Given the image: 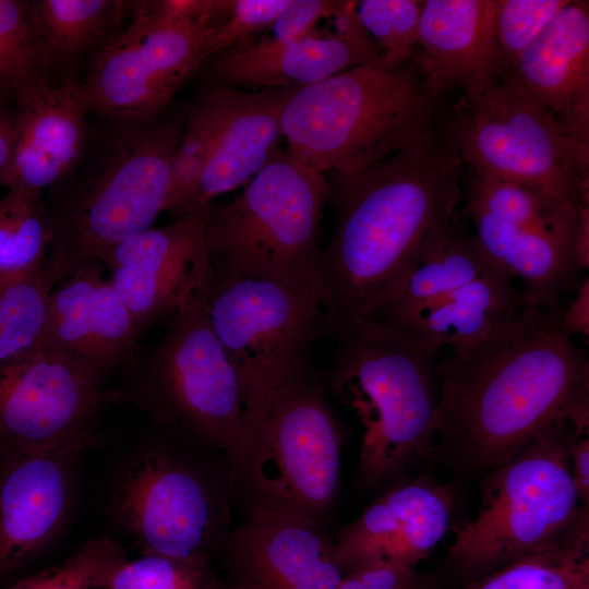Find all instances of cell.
Instances as JSON below:
<instances>
[{"label":"cell","instance_id":"cell-2","mask_svg":"<svg viewBox=\"0 0 589 589\" xmlns=\"http://www.w3.org/2000/svg\"><path fill=\"white\" fill-rule=\"evenodd\" d=\"M464 165L444 131L358 173H327L335 224L316 280L325 332L370 316L421 242L455 217Z\"/></svg>","mask_w":589,"mask_h":589},{"label":"cell","instance_id":"cell-38","mask_svg":"<svg viewBox=\"0 0 589 589\" xmlns=\"http://www.w3.org/2000/svg\"><path fill=\"white\" fill-rule=\"evenodd\" d=\"M567 3L568 0H500L495 34L502 80Z\"/></svg>","mask_w":589,"mask_h":589},{"label":"cell","instance_id":"cell-5","mask_svg":"<svg viewBox=\"0 0 589 589\" xmlns=\"http://www.w3.org/2000/svg\"><path fill=\"white\" fill-rule=\"evenodd\" d=\"M238 438L225 458L233 503L325 528L340 485L341 436L321 374H304L242 400Z\"/></svg>","mask_w":589,"mask_h":589},{"label":"cell","instance_id":"cell-32","mask_svg":"<svg viewBox=\"0 0 589 589\" xmlns=\"http://www.w3.org/2000/svg\"><path fill=\"white\" fill-rule=\"evenodd\" d=\"M226 86H207L187 109L184 130L176 153L165 212L181 215L219 136Z\"/></svg>","mask_w":589,"mask_h":589},{"label":"cell","instance_id":"cell-14","mask_svg":"<svg viewBox=\"0 0 589 589\" xmlns=\"http://www.w3.org/2000/svg\"><path fill=\"white\" fill-rule=\"evenodd\" d=\"M121 393L39 346L0 364V456L99 443L106 409Z\"/></svg>","mask_w":589,"mask_h":589},{"label":"cell","instance_id":"cell-22","mask_svg":"<svg viewBox=\"0 0 589 589\" xmlns=\"http://www.w3.org/2000/svg\"><path fill=\"white\" fill-rule=\"evenodd\" d=\"M503 80L521 87L589 154L588 1H568Z\"/></svg>","mask_w":589,"mask_h":589},{"label":"cell","instance_id":"cell-18","mask_svg":"<svg viewBox=\"0 0 589 589\" xmlns=\"http://www.w3.org/2000/svg\"><path fill=\"white\" fill-rule=\"evenodd\" d=\"M142 335L97 261L52 289L38 346L106 382L130 361Z\"/></svg>","mask_w":589,"mask_h":589},{"label":"cell","instance_id":"cell-1","mask_svg":"<svg viewBox=\"0 0 589 589\" xmlns=\"http://www.w3.org/2000/svg\"><path fill=\"white\" fill-rule=\"evenodd\" d=\"M560 308L525 304L486 337L443 350L433 456L456 473L484 477L560 421L588 432L589 361Z\"/></svg>","mask_w":589,"mask_h":589},{"label":"cell","instance_id":"cell-19","mask_svg":"<svg viewBox=\"0 0 589 589\" xmlns=\"http://www.w3.org/2000/svg\"><path fill=\"white\" fill-rule=\"evenodd\" d=\"M454 492L421 476L375 500L335 541L345 573L373 563L414 567L436 548L449 528Z\"/></svg>","mask_w":589,"mask_h":589},{"label":"cell","instance_id":"cell-44","mask_svg":"<svg viewBox=\"0 0 589 589\" xmlns=\"http://www.w3.org/2000/svg\"><path fill=\"white\" fill-rule=\"evenodd\" d=\"M15 135L14 108L0 105V184L11 161Z\"/></svg>","mask_w":589,"mask_h":589},{"label":"cell","instance_id":"cell-28","mask_svg":"<svg viewBox=\"0 0 589 589\" xmlns=\"http://www.w3.org/2000/svg\"><path fill=\"white\" fill-rule=\"evenodd\" d=\"M31 22L50 65L73 60L115 33L128 1L33 0Z\"/></svg>","mask_w":589,"mask_h":589},{"label":"cell","instance_id":"cell-11","mask_svg":"<svg viewBox=\"0 0 589 589\" xmlns=\"http://www.w3.org/2000/svg\"><path fill=\"white\" fill-rule=\"evenodd\" d=\"M444 131L464 164L488 176L589 206V154L521 87L502 80L448 110Z\"/></svg>","mask_w":589,"mask_h":589},{"label":"cell","instance_id":"cell-13","mask_svg":"<svg viewBox=\"0 0 589 589\" xmlns=\"http://www.w3.org/2000/svg\"><path fill=\"white\" fill-rule=\"evenodd\" d=\"M132 19L106 40L86 77L79 82L88 113L107 120L157 117L177 91L213 57L221 24L204 21L159 24L135 1Z\"/></svg>","mask_w":589,"mask_h":589},{"label":"cell","instance_id":"cell-43","mask_svg":"<svg viewBox=\"0 0 589 589\" xmlns=\"http://www.w3.org/2000/svg\"><path fill=\"white\" fill-rule=\"evenodd\" d=\"M570 253L579 268L584 271L589 267V206H578V220L570 240Z\"/></svg>","mask_w":589,"mask_h":589},{"label":"cell","instance_id":"cell-33","mask_svg":"<svg viewBox=\"0 0 589 589\" xmlns=\"http://www.w3.org/2000/svg\"><path fill=\"white\" fill-rule=\"evenodd\" d=\"M48 69L28 1L0 0V105L13 108L27 86L48 77Z\"/></svg>","mask_w":589,"mask_h":589},{"label":"cell","instance_id":"cell-46","mask_svg":"<svg viewBox=\"0 0 589 589\" xmlns=\"http://www.w3.org/2000/svg\"><path fill=\"white\" fill-rule=\"evenodd\" d=\"M212 589H249V588L230 579L226 581H220L218 579Z\"/></svg>","mask_w":589,"mask_h":589},{"label":"cell","instance_id":"cell-29","mask_svg":"<svg viewBox=\"0 0 589 589\" xmlns=\"http://www.w3.org/2000/svg\"><path fill=\"white\" fill-rule=\"evenodd\" d=\"M467 205L510 225L552 235L570 247L578 206L514 181L474 175Z\"/></svg>","mask_w":589,"mask_h":589},{"label":"cell","instance_id":"cell-25","mask_svg":"<svg viewBox=\"0 0 589 589\" xmlns=\"http://www.w3.org/2000/svg\"><path fill=\"white\" fill-rule=\"evenodd\" d=\"M466 214L488 256L519 281L527 305L555 308L581 283L584 271L575 263L568 243L546 232L510 225L470 205Z\"/></svg>","mask_w":589,"mask_h":589},{"label":"cell","instance_id":"cell-6","mask_svg":"<svg viewBox=\"0 0 589 589\" xmlns=\"http://www.w3.org/2000/svg\"><path fill=\"white\" fill-rule=\"evenodd\" d=\"M187 110L111 121L85 172L53 187L46 202L52 238L45 272L55 288L99 262L115 244L151 227L165 212Z\"/></svg>","mask_w":589,"mask_h":589},{"label":"cell","instance_id":"cell-30","mask_svg":"<svg viewBox=\"0 0 589 589\" xmlns=\"http://www.w3.org/2000/svg\"><path fill=\"white\" fill-rule=\"evenodd\" d=\"M464 589H589V527L474 578Z\"/></svg>","mask_w":589,"mask_h":589},{"label":"cell","instance_id":"cell-45","mask_svg":"<svg viewBox=\"0 0 589 589\" xmlns=\"http://www.w3.org/2000/svg\"><path fill=\"white\" fill-rule=\"evenodd\" d=\"M338 589H365V588L352 574L345 573V577Z\"/></svg>","mask_w":589,"mask_h":589},{"label":"cell","instance_id":"cell-7","mask_svg":"<svg viewBox=\"0 0 589 589\" xmlns=\"http://www.w3.org/2000/svg\"><path fill=\"white\" fill-rule=\"evenodd\" d=\"M232 505L225 457L151 421L107 493L111 519L141 553L211 565L232 529Z\"/></svg>","mask_w":589,"mask_h":589},{"label":"cell","instance_id":"cell-20","mask_svg":"<svg viewBox=\"0 0 589 589\" xmlns=\"http://www.w3.org/2000/svg\"><path fill=\"white\" fill-rule=\"evenodd\" d=\"M219 556L249 589H338L345 577L325 528L288 518L245 516Z\"/></svg>","mask_w":589,"mask_h":589},{"label":"cell","instance_id":"cell-16","mask_svg":"<svg viewBox=\"0 0 589 589\" xmlns=\"http://www.w3.org/2000/svg\"><path fill=\"white\" fill-rule=\"evenodd\" d=\"M86 447L0 456V577L45 552L70 522Z\"/></svg>","mask_w":589,"mask_h":589},{"label":"cell","instance_id":"cell-35","mask_svg":"<svg viewBox=\"0 0 589 589\" xmlns=\"http://www.w3.org/2000/svg\"><path fill=\"white\" fill-rule=\"evenodd\" d=\"M212 565L157 553L123 557L105 576L100 589H212Z\"/></svg>","mask_w":589,"mask_h":589},{"label":"cell","instance_id":"cell-31","mask_svg":"<svg viewBox=\"0 0 589 589\" xmlns=\"http://www.w3.org/2000/svg\"><path fill=\"white\" fill-rule=\"evenodd\" d=\"M51 238L43 193L8 190L0 196V279L44 269Z\"/></svg>","mask_w":589,"mask_h":589},{"label":"cell","instance_id":"cell-17","mask_svg":"<svg viewBox=\"0 0 589 589\" xmlns=\"http://www.w3.org/2000/svg\"><path fill=\"white\" fill-rule=\"evenodd\" d=\"M204 70L207 86L304 87L365 63L382 51L348 7L325 31L296 39L248 41L215 55Z\"/></svg>","mask_w":589,"mask_h":589},{"label":"cell","instance_id":"cell-23","mask_svg":"<svg viewBox=\"0 0 589 589\" xmlns=\"http://www.w3.org/2000/svg\"><path fill=\"white\" fill-rule=\"evenodd\" d=\"M500 0H425L417 56L432 85L474 99L502 81L495 34Z\"/></svg>","mask_w":589,"mask_h":589},{"label":"cell","instance_id":"cell-21","mask_svg":"<svg viewBox=\"0 0 589 589\" xmlns=\"http://www.w3.org/2000/svg\"><path fill=\"white\" fill-rule=\"evenodd\" d=\"M13 108L16 135L1 185L43 193L72 173L89 142V113L79 82L55 85L40 79L17 96Z\"/></svg>","mask_w":589,"mask_h":589},{"label":"cell","instance_id":"cell-40","mask_svg":"<svg viewBox=\"0 0 589 589\" xmlns=\"http://www.w3.org/2000/svg\"><path fill=\"white\" fill-rule=\"evenodd\" d=\"M337 4L338 1L328 0H291L269 26L272 37L268 39L285 41L317 33Z\"/></svg>","mask_w":589,"mask_h":589},{"label":"cell","instance_id":"cell-34","mask_svg":"<svg viewBox=\"0 0 589 589\" xmlns=\"http://www.w3.org/2000/svg\"><path fill=\"white\" fill-rule=\"evenodd\" d=\"M52 289L45 268L0 279V364L39 345Z\"/></svg>","mask_w":589,"mask_h":589},{"label":"cell","instance_id":"cell-8","mask_svg":"<svg viewBox=\"0 0 589 589\" xmlns=\"http://www.w3.org/2000/svg\"><path fill=\"white\" fill-rule=\"evenodd\" d=\"M575 432L569 421H560L482 477L478 512L454 529L448 546L462 577L472 580L589 527V506L581 503L570 470Z\"/></svg>","mask_w":589,"mask_h":589},{"label":"cell","instance_id":"cell-4","mask_svg":"<svg viewBox=\"0 0 589 589\" xmlns=\"http://www.w3.org/2000/svg\"><path fill=\"white\" fill-rule=\"evenodd\" d=\"M326 332L335 342L327 384L362 425L357 485L371 491L433 456L444 347L369 316Z\"/></svg>","mask_w":589,"mask_h":589},{"label":"cell","instance_id":"cell-12","mask_svg":"<svg viewBox=\"0 0 589 589\" xmlns=\"http://www.w3.org/2000/svg\"><path fill=\"white\" fill-rule=\"evenodd\" d=\"M202 291L212 329L239 376L242 400L312 366L313 346L325 332L313 290L209 267Z\"/></svg>","mask_w":589,"mask_h":589},{"label":"cell","instance_id":"cell-37","mask_svg":"<svg viewBox=\"0 0 589 589\" xmlns=\"http://www.w3.org/2000/svg\"><path fill=\"white\" fill-rule=\"evenodd\" d=\"M125 556L117 540L93 538L61 563L22 578L8 589H100L107 573Z\"/></svg>","mask_w":589,"mask_h":589},{"label":"cell","instance_id":"cell-3","mask_svg":"<svg viewBox=\"0 0 589 589\" xmlns=\"http://www.w3.org/2000/svg\"><path fill=\"white\" fill-rule=\"evenodd\" d=\"M446 97L417 52L393 68L361 64L294 91L280 117L286 151L314 171L351 176L440 136Z\"/></svg>","mask_w":589,"mask_h":589},{"label":"cell","instance_id":"cell-41","mask_svg":"<svg viewBox=\"0 0 589 589\" xmlns=\"http://www.w3.org/2000/svg\"><path fill=\"white\" fill-rule=\"evenodd\" d=\"M575 297L567 305H562L558 313V324L562 332L572 337L580 334L589 336V279L584 278Z\"/></svg>","mask_w":589,"mask_h":589},{"label":"cell","instance_id":"cell-39","mask_svg":"<svg viewBox=\"0 0 589 589\" xmlns=\"http://www.w3.org/2000/svg\"><path fill=\"white\" fill-rule=\"evenodd\" d=\"M291 0H233L228 19L221 24L212 56L253 40V35L271 26Z\"/></svg>","mask_w":589,"mask_h":589},{"label":"cell","instance_id":"cell-42","mask_svg":"<svg viewBox=\"0 0 589 589\" xmlns=\"http://www.w3.org/2000/svg\"><path fill=\"white\" fill-rule=\"evenodd\" d=\"M573 480L584 505L589 506V435L575 432L569 447Z\"/></svg>","mask_w":589,"mask_h":589},{"label":"cell","instance_id":"cell-27","mask_svg":"<svg viewBox=\"0 0 589 589\" xmlns=\"http://www.w3.org/2000/svg\"><path fill=\"white\" fill-rule=\"evenodd\" d=\"M525 304L519 287L497 265L481 277L414 308L390 325L444 348H454L486 337Z\"/></svg>","mask_w":589,"mask_h":589},{"label":"cell","instance_id":"cell-10","mask_svg":"<svg viewBox=\"0 0 589 589\" xmlns=\"http://www.w3.org/2000/svg\"><path fill=\"white\" fill-rule=\"evenodd\" d=\"M165 322L156 346H139L120 371L122 402L226 458L241 430L242 389L209 324L202 287Z\"/></svg>","mask_w":589,"mask_h":589},{"label":"cell","instance_id":"cell-26","mask_svg":"<svg viewBox=\"0 0 589 589\" xmlns=\"http://www.w3.org/2000/svg\"><path fill=\"white\" fill-rule=\"evenodd\" d=\"M496 266L474 233L458 225L454 217L421 242L398 280L369 317L390 324Z\"/></svg>","mask_w":589,"mask_h":589},{"label":"cell","instance_id":"cell-36","mask_svg":"<svg viewBox=\"0 0 589 589\" xmlns=\"http://www.w3.org/2000/svg\"><path fill=\"white\" fill-rule=\"evenodd\" d=\"M422 7L417 0L357 1L359 21L382 51V65L393 68L416 55Z\"/></svg>","mask_w":589,"mask_h":589},{"label":"cell","instance_id":"cell-9","mask_svg":"<svg viewBox=\"0 0 589 589\" xmlns=\"http://www.w3.org/2000/svg\"><path fill=\"white\" fill-rule=\"evenodd\" d=\"M327 203L326 175L278 149L240 195L208 208L212 272L306 287L316 294Z\"/></svg>","mask_w":589,"mask_h":589},{"label":"cell","instance_id":"cell-24","mask_svg":"<svg viewBox=\"0 0 589 589\" xmlns=\"http://www.w3.org/2000/svg\"><path fill=\"white\" fill-rule=\"evenodd\" d=\"M297 88L227 87L218 140L181 215L208 208L216 196L249 182L268 163L283 137V108Z\"/></svg>","mask_w":589,"mask_h":589},{"label":"cell","instance_id":"cell-15","mask_svg":"<svg viewBox=\"0 0 589 589\" xmlns=\"http://www.w3.org/2000/svg\"><path fill=\"white\" fill-rule=\"evenodd\" d=\"M208 208L151 227L100 256L109 280L142 334L166 321L205 283L211 267L205 241Z\"/></svg>","mask_w":589,"mask_h":589}]
</instances>
